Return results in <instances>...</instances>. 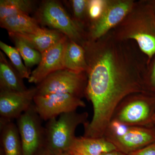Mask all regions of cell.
Instances as JSON below:
<instances>
[{
  "instance_id": "cell-16",
  "label": "cell",
  "mask_w": 155,
  "mask_h": 155,
  "mask_svg": "<svg viewBox=\"0 0 155 155\" xmlns=\"http://www.w3.org/2000/svg\"><path fill=\"white\" fill-rule=\"evenodd\" d=\"M115 150H118L116 146L105 137L92 138L84 136L76 137L70 151L91 155H101Z\"/></svg>"
},
{
  "instance_id": "cell-20",
  "label": "cell",
  "mask_w": 155,
  "mask_h": 155,
  "mask_svg": "<svg viewBox=\"0 0 155 155\" xmlns=\"http://www.w3.org/2000/svg\"><path fill=\"white\" fill-rule=\"evenodd\" d=\"M14 40L15 48L18 50L27 67L38 65L41 60L42 54L19 38L10 36Z\"/></svg>"
},
{
  "instance_id": "cell-30",
  "label": "cell",
  "mask_w": 155,
  "mask_h": 155,
  "mask_svg": "<svg viewBox=\"0 0 155 155\" xmlns=\"http://www.w3.org/2000/svg\"><path fill=\"white\" fill-rule=\"evenodd\" d=\"M57 155H72V153L69 151L61 153Z\"/></svg>"
},
{
  "instance_id": "cell-2",
  "label": "cell",
  "mask_w": 155,
  "mask_h": 155,
  "mask_svg": "<svg viewBox=\"0 0 155 155\" xmlns=\"http://www.w3.org/2000/svg\"><path fill=\"white\" fill-rule=\"evenodd\" d=\"M120 40H132L147 58V65L155 56V15L149 0L135 1L132 8L110 31Z\"/></svg>"
},
{
  "instance_id": "cell-21",
  "label": "cell",
  "mask_w": 155,
  "mask_h": 155,
  "mask_svg": "<svg viewBox=\"0 0 155 155\" xmlns=\"http://www.w3.org/2000/svg\"><path fill=\"white\" fill-rule=\"evenodd\" d=\"M0 48L8 57L16 71L20 77L29 79L31 72H29L26 66L22 62L21 56L16 48L8 45L3 41H0Z\"/></svg>"
},
{
  "instance_id": "cell-11",
  "label": "cell",
  "mask_w": 155,
  "mask_h": 155,
  "mask_svg": "<svg viewBox=\"0 0 155 155\" xmlns=\"http://www.w3.org/2000/svg\"><path fill=\"white\" fill-rule=\"evenodd\" d=\"M68 38L64 36L58 43L42 54L40 63L31 73L30 83L38 84L48 75L57 70L64 69L63 57Z\"/></svg>"
},
{
  "instance_id": "cell-23",
  "label": "cell",
  "mask_w": 155,
  "mask_h": 155,
  "mask_svg": "<svg viewBox=\"0 0 155 155\" xmlns=\"http://www.w3.org/2000/svg\"><path fill=\"white\" fill-rule=\"evenodd\" d=\"M106 3L107 0H88L87 14L90 25L101 16L105 8Z\"/></svg>"
},
{
  "instance_id": "cell-15",
  "label": "cell",
  "mask_w": 155,
  "mask_h": 155,
  "mask_svg": "<svg viewBox=\"0 0 155 155\" xmlns=\"http://www.w3.org/2000/svg\"><path fill=\"white\" fill-rule=\"evenodd\" d=\"M0 126L3 155H23L17 125L12 121L0 120Z\"/></svg>"
},
{
  "instance_id": "cell-17",
  "label": "cell",
  "mask_w": 155,
  "mask_h": 155,
  "mask_svg": "<svg viewBox=\"0 0 155 155\" xmlns=\"http://www.w3.org/2000/svg\"><path fill=\"white\" fill-rule=\"evenodd\" d=\"M22 78L0 52V88L4 91H22L26 90Z\"/></svg>"
},
{
  "instance_id": "cell-24",
  "label": "cell",
  "mask_w": 155,
  "mask_h": 155,
  "mask_svg": "<svg viewBox=\"0 0 155 155\" xmlns=\"http://www.w3.org/2000/svg\"><path fill=\"white\" fill-rule=\"evenodd\" d=\"M144 84L147 92L148 91L155 92V56L147 68Z\"/></svg>"
},
{
  "instance_id": "cell-29",
  "label": "cell",
  "mask_w": 155,
  "mask_h": 155,
  "mask_svg": "<svg viewBox=\"0 0 155 155\" xmlns=\"http://www.w3.org/2000/svg\"><path fill=\"white\" fill-rule=\"evenodd\" d=\"M69 152L72 153V155H83L80 153L75 151H70Z\"/></svg>"
},
{
  "instance_id": "cell-9",
  "label": "cell",
  "mask_w": 155,
  "mask_h": 155,
  "mask_svg": "<svg viewBox=\"0 0 155 155\" xmlns=\"http://www.w3.org/2000/svg\"><path fill=\"white\" fill-rule=\"evenodd\" d=\"M41 14L43 19L47 25L62 32L69 39L82 46L87 40L84 29L70 18L57 2L50 1L45 3Z\"/></svg>"
},
{
  "instance_id": "cell-32",
  "label": "cell",
  "mask_w": 155,
  "mask_h": 155,
  "mask_svg": "<svg viewBox=\"0 0 155 155\" xmlns=\"http://www.w3.org/2000/svg\"><path fill=\"white\" fill-rule=\"evenodd\" d=\"M152 121H155V113L153 116Z\"/></svg>"
},
{
  "instance_id": "cell-22",
  "label": "cell",
  "mask_w": 155,
  "mask_h": 155,
  "mask_svg": "<svg viewBox=\"0 0 155 155\" xmlns=\"http://www.w3.org/2000/svg\"><path fill=\"white\" fill-rule=\"evenodd\" d=\"M88 0H72L71 1L72 10L75 21L82 28L89 27L90 21L87 14Z\"/></svg>"
},
{
  "instance_id": "cell-31",
  "label": "cell",
  "mask_w": 155,
  "mask_h": 155,
  "mask_svg": "<svg viewBox=\"0 0 155 155\" xmlns=\"http://www.w3.org/2000/svg\"><path fill=\"white\" fill-rule=\"evenodd\" d=\"M79 153H80L81 154H82L83 155H91L88 154L87 153H85L84 152H78Z\"/></svg>"
},
{
  "instance_id": "cell-1",
  "label": "cell",
  "mask_w": 155,
  "mask_h": 155,
  "mask_svg": "<svg viewBox=\"0 0 155 155\" xmlns=\"http://www.w3.org/2000/svg\"><path fill=\"white\" fill-rule=\"evenodd\" d=\"M82 46L88 65L85 95L93 107L89 133L104 135L116 109L130 95L147 92L144 79L147 58L135 41L120 40L110 31Z\"/></svg>"
},
{
  "instance_id": "cell-28",
  "label": "cell",
  "mask_w": 155,
  "mask_h": 155,
  "mask_svg": "<svg viewBox=\"0 0 155 155\" xmlns=\"http://www.w3.org/2000/svg\"><path fill=\"white\" fill-rule=\"evenodd\" d=\"M149 2L152 7L155 15V0H149Z\"/></svg>"
},
{
  "instance_id": "cell-4",
  "label": "cell",
  "mask_w": 155,
  "mask_h": 155,
  "mask_svg": "<svg viewBox=\"0 0 155 155\" xmlns=\"http://www.w3.org/2000/svg\"><path fill=\"white\" fill-rule=\"evenodd\" d=\"M87 76L67 69L57 70L48 75L36 87V95L68 94L81 98L85 95Z\"/></svg>"
},
{
  "instance_id": "cell-6",
  "label": "cell",
  "mask_w": 155,
  "mask_h": 155,
  "mask_svg": "<svg viewBox=\"0 0 155 155\" xmlns=\"http://www.w3.org/2000/svg\"><path fill=\"white\" fill-rule=\"evenodd\" d=\"M151 100L147 92L130 95L116 109L113 119L130 126H142L152 121Z\"/></svg>"
},
{
  "instance_id": "cell-14",
  "label": "cell",
  "mask_w": 155,
  "mask_h": 155,
  "mask_svg": "<svg viewBox=\"0 0 155 155\" xmlns=\"http://www.w3.org/2000/svg\"><path fill=\"white\" fill-rule=\"evenodd\" d=\"M63 66L64 69L73 72L87 73L88 65L83 47L71 40H68L64 51Z\"/></svg>"
},
{
  "instance_id": "cell-18",
  "label": "cell",
  "mask_w": 155,
  "mask_h": 155,
  "mask_svg": "<svg viewBox=\"0 0 155 155\" xmlns=\"http://www.w3.org/2000/svg\"><path fill=\"white\" fill-rule=\"evenodd\" d=\"M1 27L8 33H32L41 28L35 19L28 14H19L0 20Z\"/></svg>"
},
{
  "instance_id": "cell-13",
  "label": "cell",
  "mask_w": 155,
  "mask_h": 155,
  "mask_svg": "<svg viewBox=\"0 0 155 155\" xmlns=\"http://www.w3.org/2000/svg\"><path fill=\"white\" fill-rule=\"evenodd\" d=\"M10 36L19 38L41 54L58 43L65 35L60 31L40 28L32 33H9Z\"/></svg>"
},
{
  "instance_id": "cell-19",
  "label": "cell",
  "mask_w": 155,
  "mask_h": 155,
  "mask_svg": "<svg viewBox=\"0 0 155 155\" xmlns=\"http://www.w3.org/2000/svg\"><path fill=\"white\" fill-rule=\"evenodd\" d=\"M32 7V2L27 0H1L0 20L15 14H28Z\"/></svg>"
},
{
  "instance_id": "cell-27",
  "label": "cell",
  "mask_w": 155,
  "mask_h": 155,
  "mask_svg": "<svg viewBox=\"0 0 155 155\" xmlns=\"http://www.w3.org/2000/svg\"><path fill=\"white\" fill-rule=\"evenodd\" d=\"M101 155H128L125 153L122 152L118 150H115L112 151L110 152L105 153Z\"/></svg>"
},
{
  "instance_id": "cell-8",
  "label": "cell",
  "mask_w": 155,
  "mask_h": 155,
  "mask_svg": "<svg viewBox=\"0 0 155 155\" xmlns=\"http://www.w3.org/2000/svg\"><path fill=\"white\" fill-rule=\"evenodd\" d=\"M33 104L42 120L47 121L61 114L85 107V103L81 98L68 94L36 95Z\"/></svg>"
},
{
  "instance_id": "cell-10",
  "label": "cell",
  "mask_w": 155,
  "mask_h": 155,
  "mask_svg": "<svg viewBox=\"0 0 155 155\" xmlns=\"http://www.w3.org/2000/svg\"><path fill=\"white\" fill-rule=\"evenodd\" d=\"M36 87L22 91L0 92V120L11 121L19 118L33 104Z\"/></svg>"
},
{
  "instance_id": "cell-12",
  "label": "cell",
  "mask_w": 155,
  "mask_h": 155,
  "mask_svg": "<svg viewBox=\"0 0 155 155\" xmlns=\"http://www.w3.org/2000/svg\"><path fill=\"white\" fill-rule=\"evenodd\" d=\"M105 137L127 155L155 142L154 132L142 126H129L122 136Z\"/></svg>"
},
{
  "instance_id": "cell-7",
  "label": "cell",
  "mask_w": 155,
  "mask_h": 155,
  "mask_svg": "<svg viewBox=\"0 0 155 155\" xmlns=\"http://www.w3.org/2000/svg\"><path fill=\"white\" fill-rule=\"evenodd\" d=\"M135 1L107 0L101 16L89 26L87 40H96L113 30L130 12Z\"/></svg>"
},
{
  "instance_id": "cell-5",
  "label": "cell",
  "mask_w": 155,
  "mask_h": 155,
  "mask_svg": "<svg viewBox=\"0 0 155 155\" xmlns=\"http://www.w3.org/2000/svg\"><path fill=\"white\" fill-rule=\"evenodd\" d=\"M32 104L17 119L23 155H35L45 145V128Z\"/></svg>"
},
{
  "instance_id": "cell-25",
  "label": "cell",
  "mask_w": 155,
  "mask_h": 155,
  "mask_svg": "<svg viewBox=\"0 0 155 155\" xmlns=\"http://www.w3.org/2000/svg\"><path fill=\"white\" fill-rule=\"evenodd\" d=\"M128 155H155V142Z\"/></svg>"
},
{
  "instance_id": "cell-3",
  "label": "cell",
  "mask_w": 155,
  "mask_h": 155,
  "mask_svg": "<svg viewBox=\"0 0 155 155\" xmlns=\"http://www.w3.org/2000/svg\"><path fill=\"white\" fill-rule=\"evenodd\" d=\"M87 117L86 112L78 113L75 111L48 120L45 127V146L55 155L70 151L76 138V128L87 122Z\"/></svg>"
},
{
  "instance_id": "cell-26",
  "label": "cell",
  "mask_w": 155,
  "mask_h": 155,
  "mask_svg": "<svg viewBox=\"0 0 155 155\" xmlns=\"http://www.w3.org/2000/svg\"><path fill=\"white\" fill-rule=\"evenodd\" d=\"M35 155H55L52 153L46 147H43Z\"/></svg>"
}]
</instances>
